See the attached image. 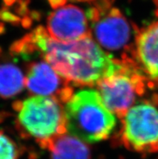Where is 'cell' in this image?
I'll list each match as a JSON object with an SVG mask.
<instances>
[{
	"label": "cell",
	"mask_w": 158,
	"mask_h": 159,
	"mask_svg": "<svg viewBox=\"0 0 158 159\" xmlns=\"http://www.w3.org/2000/svg\"><path fill=\"white\" fill-rule=\"evenodd\" d=\"M21 150L9 136L0 130V159H20Z\"/></svg>",
	"instance_id": "12"
},
{
	"label": "cell",
	"mask_w": 158,
	"mask_h": 159,
	"mask_svg": "<svg viewBox=\"0 0 158 159\" xmlns=\"http://www.w3.org/2000/svg\"><path fill=\"white\" fill-rule=\"evenodd\" d=\"M45 149L51 159H91L88 144L68 133L51 140Z\"/></svg>",
	"instance_id": "10"
},
{
	"label": "cell",
	"mask_w": 158,
	"mask_h": 159,
	"mask_svg": "<svg viewBox=\"0 0 158 159\" xmlns=\"http://www.w3.org/2000/svg\"><path fill=\"white\" fill-rule=\"evenodd\" d=\"M38 52L45 61L71 85L96 86L121 67L114 57L96 42L92 36L71 42H60L49 36L46 28L38 26L11 45V54Z\"/></svg>",
	"instance_id": "1"
},
{
	"label": "cell",
	"mask_w": 158,
	"mask_h": 159,
	"mask_svg": "<svg viewBox=\"0 0 158 159\" xmlns=\"http://www.w3.org/2000/svg\"><path fill=\"white\" fill-rule=\"evenodd\" d=\"M129 57L148 87H158V20L136 32Z\"/></svg>",
	"instance_id": "8"
},
{
	"label": "cell",
	"mask_w": 158,
	"mask_h": 159,
	"mask_svg": "<svg viewBox=\"0 0 158 159\" xmlns=\"http://www.w3.org/2000/svg\"><path fill=\"white\" fill-rule=\"evenodd\" d=\"M16 0H2L4 6L5 7H11L16 2Z\"/></svg>",
	"instance_id": "15"
},
{
	"label": "cell",
	"mask_w": 158,
	"mask_h": 159,
	"mask_svg": "<svg viewBox=\"0 0 158 159\" xmlns=\"http://www.w3.org/2000/svg\"><path fill=\"white\" fill-rule=\"evenodd\" d=\"M25 87V76L21 70L11 63L0 64V97L10 99L19 95Z\"/></svg>",
	"instance_id": "11"
},
{
	"label": "cell",
	"mask_w": 158,
	"mask_h": 159,
	"mask_svg": "<svg viewBox=\"0 0 158 159\" xmlns=\"http://www.w3.org/2000/svg\"><path fill=\"white\" fill-rule=\"evenodd\" d=\"M158 100L140 101L121 118L119 141L131 151L158 153Z\"/></svg>",
	"instance_id": "5"
},
{
	"label": "cell",
	"mask_w": 158,
	"mask_h": 159,
	"mask_svg": "<svg viewBox=\"0 0 158 159\" xmlns=\"http://www.w3.org/2000/svg\"><path fill=\"white\" fill-rule=\"evenodd\" d=\"M64 112L67 133L87 144L108 139L116 125V116L94 89L74 93L64 104Z\"/></svg>",
	"instance_id": "2"
},
{
	"label": "cell",
	"mask_w": 158,
	"mask_h": 159,
	"mask_svg": "<svg viewBox=\"0 0 158 159\" xmlns=\"http://www.w3.org/2000/svg\"><path fill=\"white\" fill-rule=\"evenodd\" d=\"M0 20L6 21V22L12 23L13 24H18L20 19L13 15L11 11L7 9V7H2L0 9Z\"/></svg>",
	"instance_id": "13"
},
{
	"label": "cell",
	"mask_w": 158,
	"mask_h": 159,
	"mask_svg": "<svg viewBox=\"0 0 158 159\" xmlns=\"http://www.w3.org/2000/svg\"><path fill=\"white\" fill-rule=\"evenodd\" d=\"M46 29L52 39L60 42H71L92 36L86 11L71 4L49 14Z\"/></svg>",
	"instance_id": "9"
},
{
	"label": "cell",
	"mask_w": 158,
	"mask_h": 159,
	"mask_svg": "<svg viewBox=\"0 0 158 159\" xmlns=\"http://www.w3.org/2000/svg\"><path fill=\"white\" fill-rule=\"evenodd\" d=\"M132 26L120 9L111 7L91 24V34L96 42L107 51H123V57L129 56L132 44Z\"/></svg>",
	"instance_id": "6"
},
{
	"label": "cell",
	"mask_w": 158,
	"mask_h": 159,
	"mask_svg": "<svg viewBox=\"0 0 158 159\" xmlns=\"http://www.w3.org/2000/svg\"><path fill=\"white\" fill-rule=\"evenodd\" d=\"M4 32H5V27H4V24L0 22V35L2 34V33H3Z\"/></svg>",
	"instance_id": "16"
},
{
	"label": "cell",
	"mask_w": 158,
	"mask_h": 159,
	"mask_svg": "<svg viewBox=\"0 0 158 159\" xmlns=\"http://www.w3.org/2000/svg\"><path fill=\"white\" fill-rule=\"evenodd\" d=\"M16 127L20 135L33 139L42 149L51 140L67 133L64 105L53 97L34 95L16 101Z\"/></svg>",
	"instance_id": "3"
},
{
	"label": "cell",
	"mask_w": 158,
	"mask_h": 159,
	"mask_svg": "<svg viewBox=\"0 0 158 159\" xmlns=\"http://www.w3.org/2000/svg\"><path fill=\"white\" fill-rule=\"evenodd\" d=\"M71 2H84V0H70Z\"/></svg>",
	"instance_id": "18"
},
{
	"label": "cell",
	"mask_w": 158,
	"mask_h": 159,
	"mask_svg": "<svg viewBox=\"0 0 158 159\" xmlns=\"http://www.w3.org/2000/svg\"><path fill=\"white\" fill-rule=\"evenodd\" d=\"M121 60L118 70L96 85L104 105L115 116L123 118L135 104L138 97L144 95L147 80L130 57Z\"/></svg>",
	"instance_id": "4"
},
{
	"label": "cell",
	"mask_w": 158,
	"mask_h": 159,
	"mask_svg": "<svg viewBox=\"0 0 158 159\" xmlns=\"http://www.w3.org/2000/svg\"><path fill=\"white\" fill-rule=\"evenodd\" d=\"M1 52H2V49H1V48H0V54H1Z\"/></svg>",
	"instance_id": "20"
},
{
	"label": "cell",
	"mask_w": 158,
	"mask_h": 159,
	"mask_svg": "<svg viewBox=\"0 0 158 159\" xmlns=\"http://www.w3.org/2000/svg\"><path fill=\"white\" fill-rule=\"evenodd\" d=\"M67 0H48V2L53 9H57L59 7L65 6Z\"/></svg>",
	"instance_id": "14"
},
{
	"label": "cell",
	"mask_w": 158,
	"mask_h": 159,
	"mask_svg": "<svg viewBox=\"0 0 158 159\" xmlns=\"http://www.w3.org/2000/svg\"><path fill=\"white\" fill-rule=\"evenodd\" d=\"M95 0H84V2H94Z\"/></svg>",
	"instance_id": "19"
},
{
	"label": "cell",
	"mask_w": 158,
	"mask_h": 159,
	"mask_svg": "<svg viewBox=\"0 0 158 159\" xmlns=\"http://www.w3.org/2000/svg\"><path fill=\"white\" fill-rule=\"evenodd\" d=\"M3 112H0V123H1L2 121V120H3Z\"/></svg>",
	"instance_id": "17"
},
{
	"label": "cell",
	"mask_w": 158,
	"mask_h": 159,
	"mask_svg": "<svg viewBox=\"0 0 158 159\" xmlns=\"http://www.w3.org/2000/svg\"><path fill=\"white\" fill-rule=\"evenodd\" d=\"M25 87L32 95L53 97L63 105L74 95L71 84L44 60L28 65Z\"/></svg>",
	"instance_id": "7"
}]
</instances>
